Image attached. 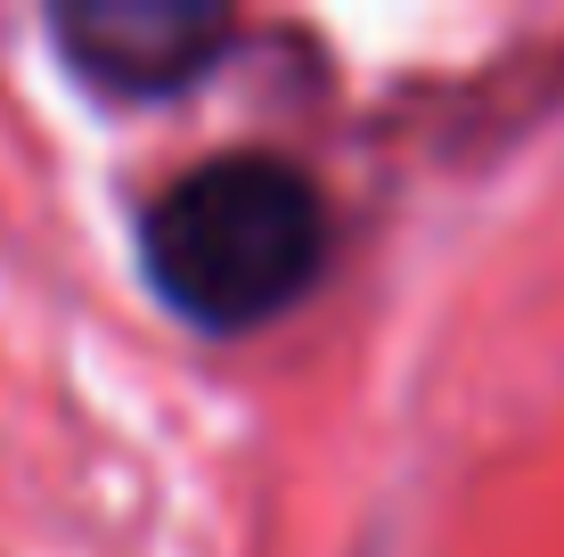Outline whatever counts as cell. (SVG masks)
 Returning a JSON list of instances; mask_svg holds the SVG:
<instances>
[{"instance_id":"2","label":"cell","mask_w":564,"mask_h":557,"mask_svg":"<svg viewBox=\"0 0 564 557\" xmlns=\"http://www.w3.org/2000/svg\"><path fill=\"white\" fill-rule=\"evenodd\" d=\"M50 50L99 99H172L229 50V9L213 0H57Z\"/></svg>"},{"instance_id":"1","label":"cell","mask_w":564,"mask_h":557,"mask_svg":"<svg viewBox=\"0 0 564 557\" xmlns=\"http://www.w3.org/2000/svg\"><path fill=\"white\" fill-rule=\"evenodd\" d=\"M336 255V214L303 164L270 148L188 164L140 214V263L155 296L213 336H246L295 312Z\"/></svg>"}]
</instances>
